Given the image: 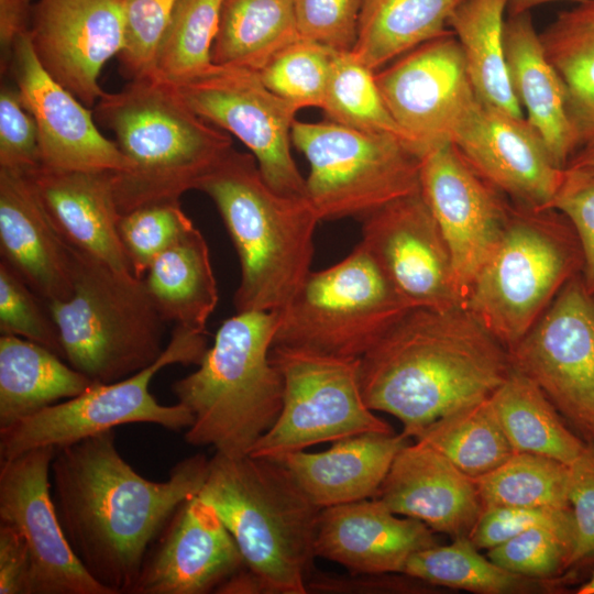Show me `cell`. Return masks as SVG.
Instances as JSON below:
<instances>
[{
    "mask_svg": "<svg viewBox=\"0 0 594 594\" xmlns=\"http://www.w3.org/2000/svg\"><path fill=\"white\" fill-rule=\"evenodd\" d=\"M30 38L44 69L87 108L106 94L98 78L124 46L119 0H37Z\"/></svg>",
    "mask_w": 594,
    "mask_h": 594,
    "instance_id": "obj_19",
    "label": "cell"
},
{
    "mask_svg": "<svg viewBox=\"0 0 594 594\" xmlns=\"http://www.w3.org/2000/svg\"><path fill=\"white\" fill-rule=\"evenodd\" d=\"M559 74L578 151L594 146V0L560 11L539 33Z\"/></svg>",
    "mask_w": 594,
    "mask_h": 594,
    "instance_id": "obj_31",
    "label": "cell"
},
{
    "mask_svg": "<svg viewBox=\"0 0 594 594\" xmlns=\"http://www.w3.org/2000/svg\"><path fill=\"white\" fill-rule=\"evenodd\" d=\"M111 130L130 167L113 173L120 216L136 208L179 201L232 148L220 128L197 114L177 88L157 77L129 80L94 107Z\"/></svg>",
    "mask_w": 594,
    "mask_h": 594,
    "instance_id": "obj_3",
    "label": "cell"
},
{
    "mask_svg": "<svg viewBox=\"0 0 594 594\" xmlns=\"http://www.w3.org/2000/svg\"><path fill=\"white\" fill-rule=\"evenodd\" d=\"M271 361L283 377V405L250 455L280 460L319 443L370 432L394 433L364 400L360 359L273 345Z\"/></svg>",
    "mask_w": 594,
    "mask_h": 594,
    "instance_id": "obj_12",
    "label": "cell"
},
{
    "mask_svg": "<svg viewBox=\"0 0 594 594\" xmlns=\"http://www.w3.org/2000/svg\"><path fill=\"white\" fill-rule=\"evenodd\" d=\"M42 164L34 118L18 88L0 92V168L30 173Z\"/></svg>",
    "mask_w": 594,
    "mask_h": 594,
    "instance_id": "obj_48",
    "label": "cell"
},
{
    "mask_svg": "<svg viewBox=\"0 0 594 594\" xmlns=\"http://www.w3.org/2000/svg\"><path fill=\"white\" fill-rule=\"evenodd\" d=\"M11 62L16 88L37 127L43 165L111 172L130 167L116 141L100 133L89 108L44 69L29 32L15 40Z\"/></svg>",
    "mask_w": 594,
    "mask_h": 594,
    "instance_id": "obj_22",
    "label": "cell"
},
{
    "mask_svg": "<svg viewBox=\"0 0 594 594\" xmlns=\"http://www.w3.org/2000/svg\"><path fill=\"white\" fill-rule=\"evenodd\" d=\"M0 253L1 261L47 302L72 295V246L28 173L7 168H0Z\"/></svg>",
    "mask_w": 594,
    "mask_h": 594,
    "instance_id": "obj_25",
    "label": "cell"
},
{
    "mask_svg": "<svg viewBox=\"0 0 594 594\" xmlns=\"http://www.w3.org/2000/svg\"><path fill=\"white\" fill-rule=\"evenodd\" d=\"M360 243L409 308L463 307L450 251L421 190L366 216Z\"/></svg>",
    "mask_w": 594,
    "mask_h": 594,
    "instance_id": "obj_18",
    "label": "cell"
},
{
    "mask_svg": "<svg viewBox=\"0 0 594 594\" xmlns=\"http://www.w3.org/2000/svg\"><path fill=\"white\" fill-rule=\"evenodd\" d=\"M246 568L213 506L184 501L150 548L131 594H206Z\"/></svg>",
    "mask_w": 594,
    "mask_h": 594,
    "instance_id": "obj_21",
    "label": "cell"
},
{
    "mask_svg": "<svg viewBox=\"0 0 594 594\" xmlns=\"http://www.w3.org/2000/svg\"><path fill=\"white\" fill-rule=\"evenodd\" d=\"M507 3L508 0H463L451 14L448 28L460 43L477 98L522 118L506 63L504 13Z\"/></svg>",
    "mask_w": 594,
    "mask_h": 594,
    "instance_id": "obj_34",
    "label": "cell"
},
{
    "mask_svg": "<svg viewBox=\"0 0 594 594\" xmlns=\"http://www.w3.org/2000/svg\"><path fill=\"white\" fill-rule=\"evenodd\" d=\"M438 544L422 521L399 517L378 498L320 509L315 554L352 575L403 573L408 559Z\"/></svg>",
    "mask_w": 594,
    "mask_h": 594,
    "instance_id": "obj_23",
    "label": "cell"
},
{
    "mask_svg": "<svg viewBox=\"0 0 594 594\" xmlns=\"http://www.w3.org/2000/svg\"><path fill=\"white\" fill-rule=\"evenodd\" d=\"M582 270L580 241L560 211L510 201L505 230L464 308L508 351Z\"/></svg>",
    "mask_w": 594,
    "mask_h": 594,
    "instance_id": "obj_8",
    "label": "cell"
},
{
    "mask_svg": "<svg viewBox=\"0 0 594 594\" xmlns=\"http://www.w3.org/2000/svg\"><path fill=\"white\" fill-rule=\"evenodd\" d=\"M73 292L47 302L64 359L94 383H112L164 352L166 321L144 282L72 246Z\"/></svg>",
    "mask_w": 594,
    "mask_h": 594,
    "instance_id": "obj_7",
    "label": "cell"
},
{
    "mask_svg": "<svg viewBox=\"0 0 594 594\" xmlns=\"http://www.w3.org/2000/svg\"><path fill=\"white\" fill-rule=\"evenodd\" d=\"M361 8L362 0H294L298 34L334 52H351Z\"/></svg>",
    "mask_w": 594,
    "mask_h": 594,
    "instance_id": "obj_46",
    "label": "cell"
},
{
    "mask_svg": "<svg viewBox=\"0 0 594 594\" xmlns=\"http://www.w3.org/2000/svg\"><path fill=\"white\" fill-rule=\"evenodd\" d=\"M292 142L309 163L306 198L320 221L363 220L420 190L421 156L398 136L296 120Z\"/></svg>",
    "mask_w": 594,
    "mask_h": 594,
    "instance_id": "obj_10",
    "label": "cell"
},
{
    "mask_svg": "<svg viewBox=\"0 0 594 594\" xmlns=\"http://www.w3.org/2000/svg\"><path fill=\"white\" fill-rule=\"evenodd\" d=\"M504 41L510 82L527 111L526 120L543 141L553 162L565 168L578 151L565 88L546 56L530 12L505 20Z\"/></svg>",
    "mask_w": 594,
    "mask_h": 594,
    "instance_id": "obj_28",
    "label": "cell"
},
{
    "mask_svg": "<svg viewBox=\"0 0 594 594\" xmlns=\"http://www.w3.org/2000/svg\"><path fill=\"white\" fill-rule=\"evenodd\" d=\"M512 367L530 378L587 443L594 444V295L572 278L508 350Z\"/></svg>",
    "mask_w": 594,
    "mask_h": 594,
    "instance_id": "obj_13",
    "label": "cell"
},
{
    "mask_svg": "<svg viewBox=\"0 0 594 594\" xmlns=\"http://www.w3.org/2000/svg\"><path fill=\"white\" fill-rule=\"evenodd\" d=\"M566 167L594 169V146L576 152Z\"/></svg>",
    "mask_w": 594,
    "mask_h": 594,
    "instance_id": "obj_55",
    "label": "cell"
},
{
    "mask_svg": "<svg viewBox=\"0 0 594 594\" xmlns=\"http://www.w3.org/2000/svg\"><path fill=\"white\" fill-rule=\"evenodd\" d=\"M375 79L389 113L420 156L451 142L479 99L452 31L404 54L375 73Z\"/></svg>",
    "mask_w": 594,
    "mask_h": 594,
    "instance_id": "obj_16",
    "label": "cell"
},
{
    "mask_svg": "<svg viewBox=\"0 0 594 594\" xmlns=\"http://www.w3.org/2000/svg\"><path fill=\"white\" fill-rule=\"evenodd\" d=\"M408 439L403 432L362 433L321 452L295 451L277 461L321 509L374 497Z\"/></svg>",
    "mask_w": 594,
    "mask_h": 594,
    "instance_id": "obj_27",
    "label": "cell"
},
{
    "mask_svg": "<svg viewBox=\"0 0 594 594\" xmlns=\"http://www.w3.org/2000/svg\"><path fill=\"white\" fill-rule=\"evenodd\" d=\"M463 0H362L352 53L376 72L393 59L450 32L448 22Z\"/></svg>",
    "mask_w": 594,
    "mask_h": 594,
    "instance_id": "obj_33",
    "label": "cell"
},
{
    "mask_svg": "<svg viewBox=\"0 0 594 594\" xmlns=\"http://www.w3.org/2000/svg\"><path fill=\"white\" fill-rule=\"evenodd\" d=\"M410 309L359 243L337 264L309 273L277 311L273 345L361 359Z\"/></svg>",
    "mask_w": 594,
    "mask_h": 594,
    "instance_id": "obj_9",
    "label": "cell"
},
{
    "mask_svg": "<svg viewBox=\"0 0 594 594\" xmlns=\"http://www.w3.org/2000/svg\"><path fill=\"white\" fill-rule=\"evenodd\" d=\"M488 397L443 415L415 439L439 451L472 479L488 473L515 453Z\"/></svg>",
    "mask_w": 594,
    "mask_h": 594,
    "instance_id": "obj_36",
    "label": "cell"
},
{
    "mask_svg": "<svg viewBox=\"0 0 594 594\" xmlns=\"http://www.w3.org/2000/svg\"><path fill=\"white\" fill-rule=\"evenodd\" d=\"M336 52L299 37L257 72L262 82L274 94L299 109H321Z\"/></svg>",
    "mask_w": 594,
    "mask_h": 594,
    "instance_id": "obj_41",
    "label": "cell"
},
{
    "mask_svg": "<svg viewBox=\"0 0 594 594\" xmlns=\"http://www.w3.org/2000/svg\"><path fill=\"white\" fill-rule=\"evenodd\" d=\"M56 449L42 447L0 461V522L24 537L31 559L29 594H112L72 549L50 482Z\"/></svg>",
    "mask_w": 594,
    "mask_h": 594,
    "instance_id": "obj_17",
    "label": "cell"
},
{
    "mask_svg": "<svg viewBox=\"0 0 594 594\" xmlns=\"http://www.w3.org/2000/svg\"><path fill=\"white\" fill-rule=\"evenodd\" d=\"M33 8L31 0H0V44L4 66L15 40L30 31Z\"/></svg>",
    "mask_w": 594,
    "mask_h": 594,
    "instance_id": "obj_52",
    "label": "cell"
},
{
    "mask_svg": "<svg viewBox=\"0 0 594 594\" xmlns=\"http://www.w3.org/2000/svg\"><path fill=\"white\" fill-rule=\"evenodd\" d=\"M507 349L464 307L408 310L360 359L364 400L416 438L428 425L487 398L509 375Z\"/></svg>",
    "mask_w": 594,
    "mask_h": 594,
    "instance_id": "obj_2",
    "label": "cell"
},
{
    "mask_svg": "<svg viewBox=\"0 0 594 594\" xmlns=\"http://www.w3.org/2000/svg\"><path fill=\"white\" fill-rule=\"evenodd\" d=\"M374 497L452 539L470 537L484 509L473 479L417 440L398 451Z\"/></svg>",
    "mask_w": 594,
    "mask_h": 594,
    "instance_id": "obj_24",
    "label": "cell"
},
{
    "mask_svg": "<svg viewBox=\"0 0 594 594\" xmlns=\"http://www.w3.org/2000/svg\"><path fill=\"white\" fill-rule=\"evenodd\" d=\"M299 37L294 0H223L212 63L257 73Z\"/></svg>",
    "mask_w": 594,
    "mask_h": 594,
    "instance_id": "obj_35",
    "label": "cell"
},
{
    "mask_svg": "<svg viewBox=\"0 0 594 594\" xmlns=\"http://www.w3.org/2000/svg\"><path fill=\"white\" fill-rule=\"evenodd\" d=\"M469 537L447 546L435 544L414 553L403 573L418 581L484 594L520 590L526 576L513 573L484 557Z\"/></svg>",
    "mask_w": 594,
    "mask_h": 594,
    "instance_id": "obj_39",
    "label": "cell"
},
{
    "mask_svg": "<svg viewBox=\"0 0 594 594\" xmlns=\"http://www.w3.org/2000/svg\"><path fill=\"white\" fill-rule=\"evenodd\" d=\"M217 593H264L263 587L258 579L246 568L237 572L230 579H228L223 584H221Z\"/></svg>",
    "mask_w": 594,
    "mask_h": 594,
    "instance_id": "obj_53",
    "label": "cell"
},
{
    "mask_svg": "<svg viewBox=\"0 0 594 594\" xmlns=\"http://www.w3.org/2000/svg\"><path fill=\"white\" fill-rule=\"evenodd\" d=\"M451 142L473 169L512 202L550 208L564 168L553 162L524 117L477 99L454 129Z\"/></svg>",
    "mask_w": 594,
    "mask_h": 594,
    "instance_id": "obj_20",
    "label": "cell"
},
{
    "mask_svg": "<svg viewBox=\"0 0 594 594\" xmlns=\"http://www.w3.org/2000/svg\"><path fill=\"white\" fill-rule=\"evenodd\" d=\"M420 190L450 251L464 307L476 275L505 230L510 200L476 173L452 142L421 156Z\"/></svg>",
    "mask_w": 594,
    "mask_h": 594,
    "instance_id": "obj_15",
    "label": "cell"
},
{
    "mask_svg": "<svg viewBox=\"0 0 594 594\" xmlns=\"http://www.w3.org/2000/svg\"><path fill=\"white\" fill-rule=\"evenodd\" d=\"M31 559L22 534L0 522V594H29Z\"/></svg>",
    "mask_w": 594,
    "mask_h": 594,
    "instance_id": "obj_51",
    "label": "cell"
},
{
    "mask_svg": "<svg viewBox=\"0 0 594 594\" xmlns=\"http://www.w3.org/2000/svg\"><path fill=\"white\" fill-rule=\"evenodd\" d=\"M375 73L352 51L336 52L321 109L328 120L338 124L367 133L395 135L408 142L383 100Z\"/></svg>",
    "mask_w": 594,
    "mask_h": 594,
    "instance_id": "obj_40",
    "label": "cell"
},
{
    "mask_svg": "<svg viewBox=\"0 0 594 594\" xmlns=\"http://www.w3.org/2000/svg\"><path fill=\"white\" fill-rule=\"evenodd\" d=\"M92 384L50 349L1 334L0 430L61 399L76 397Z\"/></svg>",
    "mask_w": 594,
    "mask_h": 594,
    "instance_id": "obj_29",
    "label": "cell"
},
{
    "mask_svg": "<svg viewBox=\"0 0 594 594\" xmlns=\"http://www.w3.org/2000/svg\"><path fill=\"white\" fill-rule=\"evenodd\" d=\"M142 279L167 323L206 333L219 297L207 242L195 226L152 262Z\"/></svg>",
    "mask_w": 594,
    "mask_h": 594,
    "instance_id": "obj_30",
    "label": "cell"
},
{
    "mask_svg": "<svg viewBox=\"0 0 594 594\" xmlns=\"http://www.w3.org/2000/svg\"><path fill=\"white\" fill-rule=\"evenodd\" d=\"M113 173L41 164L28 175L70 246L120 272L133 274L118 231L121 216L114 198Z\"/></svg>",
    "mask_w": 594,
    "mask_h": 594,
    "instance_id": "obj_26",
    "label": "cell"
},
{
    "mask_svg": "<svg viewBox=\"0 0 594 594\" xmlns=\"http://www.w3.org/2000/svg\"><path fill=\"white\" fill-rule=\"evenodd\" d=\"M175 87L197 114L233 134L251 151L274 190L306 198V179L290 151L298 107L271 91L256 72L234 66L213 64Z\"/></svg>",
    "mask_w": 594,
    "mask_h": 594,
    "instance_id": "obj_14",
    "label": "cell"
},
{
    "mask_svg": "<svg viewBox=\"0 0 594 594\" xmlns=\"http://www.w3.org/2000/svg\"><path fill=\"white\" fill-rule=\"evenodd\" d=\"M223 0H178L161 42L154 76L183 85L208 70Z\"/></svg>",
    "mask_w": 594,
    "mask_h": 594,
    "instance_id": "obj_38",
    "label": "cell"
},
{
    "mask_svg": "<svg viewBox=\"0 0 594 594\" xmlns=\"http://www.w3.org/2000/svg\"><path fill=\"white\" fill-rule=\"evenodd\" d=\"M569 504L573 521L568 568L594 558V444L569 465Z\"/></svg>",
    "mask_w": 594,
    "mask_h": 594,
    "instance_id": "obj_50",
    "label": "cell"
},
{
    "mask_svg": "<svg viewBox=\"0 0 594 594\" xmlns=\"http://www.w3.org/2000/svg\"><path fill=\"white\" fill-rule=\"evenodd\" d=\"M488 399L515 453L540 454L570 465L587 446L544 393L514 369Z\"/></svg>",
    "mask_w": 594,
    "mask_h": 594,
    "instance_id": "obj_32",
    "label": "cell"
},
{
    "mask_svg": "<svg viewBox=\"0 0 594 594\" xmlns=\"http://www.w3.org/2000/svg\"><path fill=\"white\" fill-rule=\"evenodd\" d=\"M277 311H244L224 320L198 369L172 385L194 416L185 440L228 455L249 454L276 421L284 382L271 361Z\"/></svg>",
    "mask_w": 594,
    "mask_h": 594,
    "instance_id": "obj_6",
    "label": "cell"
},
{
    "mask_svg": "<svg viewBox=\"0 0 594 594\" xmlns=\"http://www.w3.org/2000/svg\"><path fill=\"white\" fill-rule=\"evenodd\" d=\"M0 331L38 343L64 359L59 331L47 301L2 261Z\"/></svg>",
    "mask_w": 594,
    "mask_h": 594,
    "instance_id": "obj_44",
    "label": "cell"
},
{
    "mask_svg": "<svg viewBox=\"0 0 594 594\" xmlns=\"http://www.w3.org/2000/svg\"><path fill=\"white\" fill-rule=\"evenodd\" d=\"M178 0H119L125 40L118 59L129 80L153 77L158 48Z\"/></svg>",
    "mask_w": 594,
    "mask_h": 594,
    "instance_id": "obj_43",
    "label": "cell"
},
{
    "mask_svg": "<svg viewBox=\"0 0 594 594\" xmlns=\"http://www.w3.org/2000/svg\"><path fill=\"white\" fill-rule=\"evenodd\" d=\"M108 430L56 449L52 494L66 538L88 573L112 594H131L145 557L187 498L198 495L209 459L179 461L166 481L139 474Z\"/></svg>",
    "mask_w": 594,
    "mask_h": 594,
    "instance_id": "obj_1",
    "label": "cell"
},
{
    "mask_svg": "<svg viewBox=\"0 0 594 594\" xmlns=\"http://www.w3.org/2000/svg\"><path fill=\"white\" fill-rule=\"evenodd\" d=\"M560 1V0H508L507 3V13L509 15H516L525 12H530L535 7H538L543 3ZM575 2H581L583 0H570Z\"/></svg>",
    "mask_w": 594,
    "mask_h": 594,
    "instance_id": "obj_54",
    "label": "cell"
},
{
    "mask_svg": "<svg viewBox=\"0 0 594 594\" xmlns=\"http://www.w3.org/2000/svg\"><path fill=\"white\" fill-rule=\"evenodd\" d=\"M569 477V465L558 460L516 452L503 464L473 481L483 508H570Z\"/></svg>",
    "mask_w": 594,
    "mask_h": 594,
    "instance_id": "obj_37",
    "label": "cell"
},
{
    "mask_svg": "<svg viewBox=\"0 0 594 594\" xmlns=\"http://www.w3.org/2000/svg\"><path fill=\"white\" fill-rule=\"evenodd\" d=\"M550 208L572 224L583 253L582 278L594 295V169L565 167Z\"/></svg>",
    "mask_w": 594,
    "mask_h": 594,
    "instance_id": "obj_47",
    "label": "cell"
},
{
    "mask_svg": "<svg viewBox=\"0 0 594 594\" xmlns=\"http://www.w3.org/2000/svg\"><path fill=\"white\" fill-rule=\"evenodd\" d=\"M538 526L573 534L571 509L510 506L484 508L469 538L477 549L488 550Z\"/></svg>",
    "mask_w": 594,
    "mask_h": 594,
    "instance_id": "obj_49",
    "label": "cell"
},
{
    "mask_svg": "<svg viewBox=\"0 0 594 594\" xmlns=\"http://www.w3.org/2000/svg\"><path fill=\"white\" fill-rule=\"evenodd\" d=\"M578 593L579 594H594V572L588 579V581L579 587Z\"/></svg>",
    "mask_w": 594,
    "mask_h": 594,
    "instance_id": "obj_56",
    "label": "cell"
},
{
    "mask_svg": "<svg viewBox=\"0 0 594 594\" xmlns=\"http://www.w3.org/2000/svg\"><path fill=\"white\" fill-rule=\"evenodd\" d=\"M198 495L213 506L264 593H308L320 508L280 461L216 452Z\"/></svg>",
    "mask_w": 594,
    "mask_h": 594,
    "instance_id": "obj_5",
    "label": "cell"
},
{
    "mask_svg": "<svg viewBox=\"0 0 594 594\" xmlns=\"http://www.w3.org/2000/svg\"><path fill=\"white\" fill-rule=\"evenodd\" d=\"M206 333L175 326L162 355L150 366L112 383L53 404L0 430V461L42 447L55 449L127 424L147 422L178 431L194 422L182 404L162 405L150 392L155 374L170 364L198 365L208 350Z\"/></svg>",
    "mask_w": 594,
    "mask_h": 594,
    "instance_id": "obj_11",
    "label": "cell"
},
{
    "mask_svg": "<svg viewBox=\"0 0 594 594\" xmlns=\"http://www.w3.org/2000/svg\"><path fill=\"white\" fill-rule=\"evenodd\" d=\"M197 190L215 202L238 253L235 312L284 309L311 272L320 220L308 199L274 190L254 156L233 147Z\"/></svg>",
    "mask_w": 594,
    "mask_h": 594,
    "instance_id": "obj_4",
    "label": "cell"
},
{
    "mask_svg": "<svg viewBox=\"0 0 594 594\" xmlns=\"http://www.w3.org/2000/svg\"><path fill=\"white\" fill-rule=\"evenodd\" d=\"M573 534L551 527H532L487 550L497 565L526 578H548L568 569Z\"/></svg>",
    "mask_w": 594,
    "mask_h": 594,
    "instance_id": "obj_45",
    "label": "cell"
},
{
    "mask_svg": "<svg viewBox=\"0 0 594 594\" xmlns=\"http://www.w3.org/2000/svg\"><path fill=\"white\" fill-rule=\"evenodd\" d=\"M193 227L180 201L151 204L122 215L118 231L133 274L143 278L152 262Z\"/></svg>",
    "mask_w": 594,
    "mask_h": 594,
    "instance_id": "obj_42",
    "label": "cell"
}]
</instances>
